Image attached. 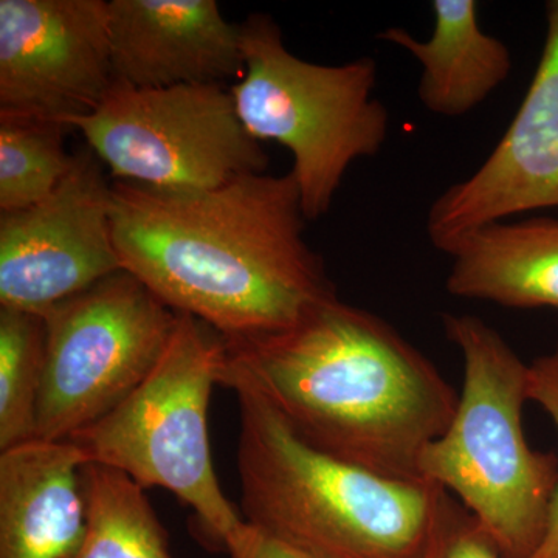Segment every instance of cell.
<instances>
[{"label":"cell","mask_w":558,"mask_h":558,"mask_svg":"<svg viewBox=\"0 0 558 558\" xmlns=\"http://www.w3.org/2000/svg\"><path fill=\"white\" fill-rule=\"evenodd\" d=\"M435 28L428 39L405 28L381 31L377 38L409 51L421 64L417 98L435 116H468L508 81L512 54L480 24L475 0H435Z\"/></svg>","instance_id":"cell-14"},{"label":"cell","mask_w":558,"mask_h":558,"mask_svg":"<svg viewBox=\"0 0 558 558\" xmlns=\"http://www.w3.org/2000/svg\"><path fill=\"white\" fill-rule=\"evenodd\" d=\"M223 550L229 558H317L247 521L230 532Z\"/></svg>","instance_id":"cell-21"},{"label":"cell","mask_w":558,"mask_h":558,"mask_svg":"<svg viewBox=\"0 0 558 558\" xmlns=\"http://www.w3.org/2000/svg\"><path fill=\"white\" fill-rule=\"evenodd\" d=\"M81 481L87 527L72 558H172L145 488L120 470L92 462Z\"/></svg>","instance_id":"cell-16"},{"label":"cell","mask_w":558,"mask_h":558,"mask_svg":"<svg viewBox=\"0 0 558 558\" xmlns=\"http://www.w3.org/2000/svg\"><path fill=\"white\" fill-rule=\"evenodd\" d=\"M240 31L245 70L230 87L238 116L253 138L277 142L292 154L289 172L304 218L322 219L349 168L376 157L387 143L388 110L374 97L376 61L301 60L267 14H252Z\"/></svg>","instance_id":"cell-5"},{"label":"cell","mask_w":558,"mask_h":558,"mask_svg":"<svg viewBox=\"0 0 558 558\" xmlns=\"http://www.w3.org/2000/svg\"><path fill=\"white\" fill-rule=\"evenodd\" d=\"M112 87L109 2L0 0V113L68 126Z\"/></svg>","instance_id":"cell-10"},{"label":"cell","mask_w":558,"mask_h":558,"mask_svg":"<svg viewBox=\"0 0 558 558\" xmlns=\"http://www.w3.org/2000/svg\"><path fill=\"white\" fill-rule=\"evenodd\" d=\"M72 440L33 439L0 451V558H72L86 535L81 472Z\"/></svg>","instance_id":"cell-13"},{"label":"cell","mask_w":558,"mask_h":558,"mask_svg":"<svg viewBox=\"0 0 558 558\" xmlns=\"http://www.w3.org/2000/svg\"><path fill=\"white\" fill-rule=\"evenodd\" d=\"M227 344L207 323L179 314L163 355L134 391L69 440L92 464L120 470L142 488L160 487L189 506L223 549L242 515L213 464L208 409Z\"/></svg>","instance_id":"cell-6"},{"label":"cell","mask_w":558,"mask_h":558,"mask_svg":"<svg viewBox=\"0 0 558 558\" xmlns=\"http://www.w3.org/2000/svg\"><path fill=\"white\" fill-rule=\"evenodd\" d=\"M60 121L0 113V215L47 199L73 165Z\"/></svg>","instance_id":"cell-17"},{"label":"cell","mask_w":558,"mask_h":558,"mask_svg":"<svg viewBox=\"0 0 558 558\" xmlns=\"http://www.w3.org/2000/svg\"><path fill=\"white\" fill-rule=\"evenodd\" d=\"M46 319L0 307V451L36 439Z\"/></svg>","instance_id":"cell-18"},{"label":"cell","mask_w":558,"mask_h":558,"mask_svg":"<svg viewBox=\"0 0 558 558\" xmlns=\"http://www.w3.org/2000/svg\"><path fill=\"white\" fill-rule=\"evenodd\" d=\"M226 344L220 385L252 389L314 449L389 478L421 480L422 451L457 411L432 360L339 296L290 328Z\"/></svg>","instance_id":"cell-2"},{"label":"cell","mask_w":558,"mask_h":558,"mask_svg":"<svg viewBox=\"0 0 558 558\" xmlns=\"http://www.w3.org/2000/svg\"><path fill=\"white\" fill-rule=\"evenodd\" d=\"M446 255L450 295L510 310L558 311V219L492 223L465 234Z\"/></svg>","instance_id":"cell-15"},{"label":"cell","mask_w":558,"mask_h":558,"mask_svg":"<svg viewBox=\"0 0 558 558\" xmlns=\"http://www.w3.org/2000/svg\"><path fill=\"white\" fill-rule=\"evenodd\" d=\"M306 222L290 172L211 190L112 182L121 269L227 341L290 328L336 299L322 256L304 240Z\"/></svg>","instance_id":"cell-1"},{"label":"cell","mask_w":558,"mask_h":558,"mask_svg":"<svg viewBox=\"0 0 558 558\" xmlns=\"http://www.w3.org/2000/svg\"><path fill=\"white\" fill-rule=\"evenodd\" d=\"M47 199L0 215V307L44 315L121 269L112 182L84 146Z\"/></svg>","instance_id":"cell-9"},{"label":"cell","mask_w":558,"mask_h":558,"mask_svg":"<svg viewBox=\"0 0 558 558\" xmlns=\"http://www.w3.org/2000/svg\"><path fill=\"white\" fill-rule=\"evenodd\" d=\"M418 558H502L486 531L453 495H440L435 521Z\"/></svg>","instance_id":"cell-19"},{"label":"cell","mask_w":558,"mask_h":558,"mask_svg":"<svg viewBox=\"0 0 558 558\" xmlns=\"http://www.w3.org/2000/svg\"><path fill=\"white\" fill-rule=\"evenodd\" d=\"M529 400L538 403L558 429V344L529 365ZM531 558H558V484L550 502L548 526Z\"/></svg>","instance_id":"cell-20"},{"label":"cell","mask_w":558,"mask_h":558,"mask_svg":"<svg viewBox=\"0 0 558 558\" xmlns=\"http://www.w3.org/2000/svg\"><path fill=\"white\" fill-rule=\"evenodd\" d=\"M464 379L449 428L418 459V478L454 495L502 558H531L548 526L558 458L532 450L523 429L529 365L469 314L442 317Z\"/></svg>","instance_id":"cell-4"},{"label":"cell","mask_w":558,"mask_h":558,"mask_svg":"<svg viewBox=\"0 0 558 558\" xmlns=\"http://www.w3.org/2000/svg\"><path fill=\"white\" fill-rule=\"evenodd\" d=\"M68 126L83 134L113 179L153 189H218L269 167L223 84L168 89L113 84L97 110Z\"/></svg>","instance_id":"cell-8"},{"label":"cell","mask_w":558,"mask_h":558,"mask_svg":"<svg viewBox=\"0 0 558 558\" xmlns=\"http://www.w3.org/2000/svg\"><path fill=\"white\" fill-rule=\"evenodd\" d=\"M240 403L242 519L317 558H418L444 488L349 464L300 439L255 391Z\"/></svg>","instance_id":"cell-3"},{"label":"cell","mask_w":558,"mask_h":558,"mask_svg":"<svg viewBox=\"0 0 558 558\" xmlns=\"http://www.w3.org/2000/svg\"><path fill=\"white\" fill-rule=\"evenodd\" d=\"M113 84H223L244 75L240 25L215 0H110Z\"/></svg>","instance_id":"cell-12"},{"label":"cell","mask_w":558,"mask_h":558,"mask_svg":"<svg viewBox=\"0 0 558 558\" xmlns=\"http://www.w3.org/2000/svg\"><path fill=\"white\" fill-rule=\"evenodd\" d=\"M558 208V0L546 3V38L531 86L487 159L429 205L427 236L446 253L465 234Z\"/></svg>","instance_id":"cell-11"},{"label":"cell","mask_w":558,"mask_h":558,"mask_svg":"<svg viewBox=\"0 0 558 558\" xmlns=\"http://www.w3.org/2000/svg\"><path fill=\"white\" fill-rule=\"evenodd\" d=\"M36 439L69 440L123 402L170 343L179 312L120 270L44 314Z\"/></svg>","instance_id":"cell-7"}]
</instances>
